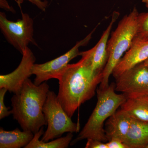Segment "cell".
<instances>
[{"instance_id": "cell-1", "label": "cell", "mask_w": 148, "mask_h": 148, "mask_svg": "<svg viewBox=\"0 0 148 148\" xmlns=\"http://www.w3.org/2000/svg\"><path fill=\"white\" fill-rule=\"evenodd\" d=\"M79 56L81 59L75 64H69L58 79L57 99L71 118L80 106L95 95L103 78V72L93 70L84 51L80 52Z\"/></svg>"}, {"instance_id": "cell-2", "label": "cell", "mask_w": 148, "mask_h": 148, "mask_svg": "<svg viewBox=\"0 0 148 148\" xmlns=\"http://www.w3.org/2000/svg\"><path fill=\"white\" fill-rule=\"evenodd\" d=\"M49 88L46 82L37 85L29 78L12 96V114L23 130L34 134L47 125L42 110Z\"/></svg>"}, {"instance_id": "cell-3", "label": "cell", "mask_w": 148, "mask_h": 148, "mask_svg": "<svg viewBox=\"0 0 148 148\" xmlns=\"http://www.w3.org/2000/svg\"><path fill=\"white\" fill-rule=\"evenodd\" d=\"M97 102L95 109L78 135L71 145L85 139H93L104 143L108 142L104 128V122L116 111L127 99L124 94H117L115 86L109 85L104 89L97 91Z\"/></svg>"}, {"instance_id": "cell-4", "label": "cell", "mask_w": 148, "mask_h": 148, "mask_svg": "<svg viewBox=\"0 0 148 148\" xmlns=\"http://www.w3.org/2000/svg\"><path fill=\"white\" fill-rule=\"evenodd\" d=\"M138 10L132 11L121 20L116 29L112 32L107 46L108 60L103 71V78L99 88L104 89L109 86L110 77L114 69L129 49L135 38L138 28Z\"/></svg>"}, {"instance_id": "cell-5", "label": "cell", "mask_w": 148, "mask_h": 148, "mask_svg": "<svg viewBox=\"0 0 148 148\" xmlns=\"http://www.w3.org/2000/svg\"><path fill=\"white\" fill-rule=\"evenodd\" d=\"M42 111L47 125V129L41 139L44 142L60 138L66 132L73 133L79 131V124L72 121L53 91L49 90L48 92Z\"/></svg>"}, {"instance_id": "cell-6", "label": "cell", "mask_w": 148, "mask_h": 148, "mask_svg": "<svg viewBox=\"0 0 148 148\" xmlns=\"http://www.w3.org/2000/svg\"><path fill=\"white\" fill-rule=\"evenodd\" d=\"M20 8L21 18L16 21L8 20L5 13L0 12V29L8 42L22 54L29 44L38 45L34 38L33 19Z\"/></svg>"}, {"instance_id": "cell-7", "label": "cell", "mask_w": 148, "mask_h": 148, "mask_svg": "<svg viewBox=\"0 0 148 148\" xmlns=\"http://www.w3.org/2000/svg\"><path fill=\"white\" fill-rule=\"evenodd\" d=\"M96 27L83 39L77 42L73 47L63 55L44 64H35L32 69V74L36 76L34 83L39 85L51 79H58L69 62L79 56V48L87 45L90 41Z\"/></svg>"}, {"instance_id": "cell-8", "label": "cell", "mask_w": 148, "mask_h": 148, "mask_svg": "<svg viewBox=\"0 0 148 148\" xmlns=\"http://www.w3.org/2000/svg\"><path fill=\"white\" fill-rule=\"evenodd\" d=\"M115 79L116 91L124 94L127 98L148 97V67L143 63Z\"/></svg>"}, {"instance_id": "cell-9", "label": "cell", "mask_w": 148, "mask_h": 148, "mask_svg": "<svg viewBox=\"0 0 148 148\" xmlns=\"http://www.w3.org/2000/svg\"><path fill=\"white\" fill-rule=\"evenodd\" d=\"M22 55L21 62L13 72L0 75V88H5L14 94L19 92L25 81L32 74L36 58L32 50L27 47Z\"/></svg>"}, {"instance_id": "cell-10", "label": "cell", "mask_w": 148, "mask_h": 148, "mask_svg": "<svg viewBox=\"0 0 148 148\" xmlns=\"http://www.w3.org/2000/svg\"><path fill=\"white\" fill-rule=\"evenodd\" d=\"M148 58V41L133 40L129 49L120 59L113 71L116 78L138 64L143 63Z\"/></svg>"}, {"instance_id": "cell-11", "label": "cell", "mask_w": 148, "mask_h": 148, "mask_svg": "<svg viewBox=\"0 0 148 148\" xmlns=\"http://www.w3.org/2000/svg\"><path fill=\"white\" fill-rule=\"evenodd\" d=\"M118 12H114L111 21L107 29L103 32L99 41L91 49L85 51L90 60L92 69L96 71L103 72L108 60L107 46L109 36L113 25L119 17Z\"/></svg>"}, {"instance_id": "cell-12", "label": "cell", "mask_w": 148, "mask_h": 148, "mask_svg": "<svg viewBox=\"0 0 148 148\" xmlns=\"http://www.w3.org/2000/svg\"><path fill=\"white\" fill-rule=\"evenodd\" d=\"M106 123L105 132L108 141L116 139L124 143L129 130L132 117L123 109L116 111Z\"/></svg>"}, {"instance_id": "cell-13", "label": "cell", "mask_w": 148, "mask_h": 148, "mask_svg": "<svg viewBox=\"0 0 148 148\" xmlns=\"http://www.w3.org/2000/svg\"><path fill=\"white\" fill-rule=\"evenodd\" d=\"M124 143L128 148H146L148 146V122L132 118Z\"/></svg>"}, {"instance_id": "cell-14", "label": "cell", "mask_w": 148, "mask_h": 148, "mask_svg": "<svg viewBox=\"0 0 148 148\" xmlns=\"http://www.w3.org/2000/svg\"><path fill=\"white\" fill-rule=\"evenodd\" d=\"M34 134L30 131H21L18 128L12 131L0 128V148H25L31 142Z\"/></svg>"}, {"instance_id": "cell-15", "label": "cell", "mask_w": 148, "mask_h": 148, "mask_svg": "<svg viewBox=\"0 0 148 148\" xmlns=\"http://www.w3.org/2000/svg\"><path fill=\"white\" fill-rule=\"evenodd\" d=\"M121 107L132 118L148 122V97L127 98Z\"/></svg>"}, {"instance_id": "cell-16", "label": "cell", "mask_w": 148, "mask_h": 148, "mask_svg": "<svg viewBox=\"0 0 148 148\" xmlns=\"http://www.w3.org/2000/svg\"><path fill=\"white\" fill-rule=\"evenodd\" d=\"M44 133V127H42L34 134L32 141L25 148H66L71 145L73 135L71 132L68 133L66 136L56 138L50 142H44L40 140V138Z\"/></svg>"}, {"instance_id": "cell-17", "label": "cell", "mask_w": 148, "mask_h": 148, "mask_svg": "<svg viewBox=\"0 0 148 148\" xmlns=\"http://www.w3.org/2000/svg\"><path fill=\"white\" fill-rule=\"evenodd\" d=\"M137 32L134 39L148 41V12L139 13Z\"/></svg>"}, {"instance_id": "cell-18", "label": "cell", "mask_w": 148, "mask_h": 148, "mask_svg": "<svg viewBox=\"0 0 148 148\" xmlns=\"http://www.w3.org/2000/svg\"><path fill=\"white\" fill-rule=\"evenodd\" d=\"M8 91L5 88H0V119H2L12 114V111H9L10 108H8L4 103V98Z\"/></svg>"}, {"instance_id": "cell-19", "label": "cell", "mask_w": 148, "mask_h": 148, "mask_svg": "<svg viewBox=\"0 0 148 148\" xmlns=\"http://www.w3.org/2000/svg\"><path fill=\"white\" fill-rule=\"evenodd\" d=\"M18 6L21 7V4H22L24 1H28L34 5L39 9L42 11H45L46 8L48 5V2L47 0L42 1V0H15Z\"/></svg>"}, {"instance_id": "cell-20", "label": "cell", "mask_w": 148, "mask_h": 148, "mask_svg": "<svg viewBox=\"0 0 148 148\" xmlns=\"http://www.w3.org/2000/svg\"><path fill=\"white\" fill-rule=\"evenodd\" d=\"M86 148H108L106 143L95 139H87Z\"/></svg>"}, {"instance_id": "cell-21", "label": "cell", "mask_w": 148, "mask_h": 148, "mask_svg": "<svg viewBox=\"0 0 148 148\" xmlns=\"http://www.w3.org/2000/svg\"><path fill=\"white\" fill-rule=\"evenodd\" d=\"M108 148H128L123 141L119 139H113L106 143Z\"/></svg>"}, {"instance_id": "cell-22", "label": "cell", "mask_w": 148, "mask_h": 148, "mask_svg": "<svg viewBox=\"0 0 148 148\" xmlns=\"http://www.w3.org/2000/svg\"><path fill=\"white\" fill-rule=\"evenodd\" d=\"M142 1L145 4L146 6L148 8V0H142Z\"/></svg>"}, {"instance_id": "cell-23", "label": "cell", "mask_w": 148, "mask_h": 148, "mask_svg": "<svg viewBox=\"0 0 148 148\" xmlns=\"http://www.w3.org/2000/svg\"><path fill=\"white\" fill-rule=\"evenodd\" d=\"M143 63L145 66L148 67V58L146 59L145 61H144V62H143Z\"/></svg>"}, {"instance_id": "cell-24", "label": "cell", "mask_w": 148, "mask_h": 148, "mask_svg": "<svg viewBox=\"0 0 148 148\" xmlns=\"http://www.w3.org/2000/svg\"><path fill=\"white\" fill-rule=\"evenodd\" d=\"M148 148V146H147V148Z\"/></svg>"}]
</instances>
